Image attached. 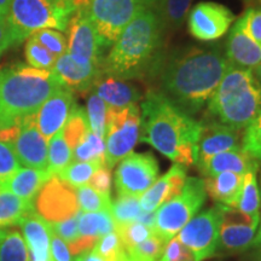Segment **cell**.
<instances>
[{
  "mask_svg": "<svg viewBox=\"0 0 261 261\" xmlns=\"http://www.w3.org/2000/svg\"><path fill=\"white\" fill-rule=\"evenodd\" d=\"M228 65L223 51L217 46L178 48L163 58L156 75L159 91L194 116L208 103Z\"/></svg>",
  "mask_w": 261,
  "mask_h": 261,
  "instance_id": "obj_1",
  "label": "cell"
},
{
  "mask_svg": "<svg viewBox=\"0 0 261 261\" xmlns=\"http://www.w3.org/2000/svg\"><path fill=\"white\" fill-rule=\"evenodd\" d=\"M201 127V121H196L159 90H150L143 98L139 140L174 163L184 167L196 165Z\"/></svg>",
  "mask_w": 261,
  "mask_h": 261,
  "instance_id": "obj_2",
  "label": "cell"
},
{
  "mask_svg": "<svg viewBox=\"0 0 261 261\" xmlns=\"http://www.w3.org/2000/svg\"><path fill=\"white\" fill-rule=\"evenodd\" d=\"M165 38L158 15L152 9H145L108 51L102 74L123 81L155 77L166 56Z\"/></svg>",
  "mask_w": 261,
  "mask_h": 261,
  "instance_id": "obj_3",
  "label": "cell"
},
{
  "mask_svg": "<svg viewBox=\"0 0 261 261\" xmlns=\"http://www.w3.org/2000/svg\"><path fill=\"white\" fill-rule=\"evenodd\" d=\"M63 87L52 70L18 64L0 69V127L11 125L32 114Z\"/></svg>",
  "mask_w": 261,
  "mask_h": 261,
  "instance_id": "obj_4",
  "label": "cell"
},
{
  "mask_svg": "<svg viewBox=\"0 0 261 261\" xmlns=\"http://www.w3.org/2000/svg\"><path fill=\"white\" fill-rule=\"evenodd\" d=\"M261 110V84L253 71L228 65L208 100L207 119L242 130Z\"/></svg>",
  "mask_w": 261,
  "mask_h": 261,
  "instance_id": "obj_5",
  "label": "cell"
},
{
  "mask_svg": "<svg viewBox=\"0 0 261 261\" xmlns=\"http://www.w3.org/2000/svg\"><path fill=\"white\" fill-rule=\"evenodd\" d=\"M87 0H12L6 18L12 46L41 29L67 31L70 18Z\"/></svg>",
  "mask_w": 261,
  "mask_h": 261,
  "instance_id": "obj_6",
  "label": "cell"
},
{
  "mask_svg": "<svg viewBox=\"0 0 261 261\" xmlns=\"http://www.w3.org/2000/svg\"><path fill=\"white\" fill-rule=\"evenodd\" d=\"M205 198L203 179L187 178L181 191L155 212V233L169 242L198 213Z\"/></svg>",
  "mask_w": 261,
  "mask_h": 261,
  "instance_id": "obj_7",
  "label": "cell"
},
{
  "mask_svg": "<svg viewBox=\"0 0 261 261\" xmlns=\"http://www.w3.org/2000/svg\"><path fill=\"white\" fill-rule=\"evenodd\" d=\"M140 136V108L130 106L123 109L108 107L106 166L112 169L116 163L132 152Z\"/></svg>",
  "mask_w": 261,
  "mask_h": 261,
  "instance_id": "obj_8",
  "label": "cell"
},
{
  "mask_svg": "<svg viewBox=\"0 0 261 261\" xmlns=\"http://www.w3.org/2000/svg\"><path fill=\"white\" fill-rule=\"evenodd\" d=\"M87 15L108 48L127 25L146 9L138 0H87Z\"/></svg>",
  "mask_w": 261,
  "mask_h": 261,
  "instance_id": "obj_9",
  "label": "cell"
},
{
  "mask_svg": "<svg viewBox=\"0 0 261 261\" xmlns=\"http://www.w3.org/2000/svg\"><path fill=\"white\" fill-rule=\"evenodd\" d=\"M85 5L75 11L67 27V52L77 63L94 64L102 67L109 48L104 44L94 25L89 18Z\"/></svg>",
  "mask_w": 261,
  "mask_h": 261,
  "instance_id": "obj_10",
  "label": "cell"
},
{
  "mask_svg": "<svg viewBox=\"0 0 261 261\" xmlns=\"http://www.w3.org/2000/svg\"><path fill=\"white\" fill-rule=\"evenodd\" d=\"M159 161L151 152H130L119 163L114 175L117 196L142 197L156 181Z\"/></svg>",
  "mask_w": 261,
  "mask_h": 261,
  "instance_id": "obj_11",
  "label": "cell"
},
{
  "mask_svg": "<svg viewBox=\"0 0 261 261\" xmlns=\"http://www.w3.org/2000/svg\"><path fill=\"white\" fill-rule=\"evenodd\" d=\"M221 224L220 205L196 214L177 234L178 240L195 254L197 261L214 256L218 250Z\"/></svg>",
  "mask_w": 261,
  "mask_h": 261,
  "instance_id": "obj_12",
  "label": "cell"
},
{
  "mask_svg": "<svg viewBox=\"0 0 261 261\" xmlns=\"http://www.w3.org/2000/svg\"><path fill=\"white\" fill-rule=\"evenodd\" d=\"M34 210L48 224L77 217L81 211L76 189L58 175H51L35 198Z\"/></svg>",
  "mask_w": 261,
  "mask_h": 261,
  "instance_id": "obj_13",
  "label": "cell"
},
{
  "mask_svg": "<svg viewBox=\"0 0 261 261\" xmlns=\"http://www.w3.org/2000/svg\"><path fill=\"white\" fill-rule=\"evenodd\" d=\"M220 205L221 224L218 250L223 254L241 253L254 246L259 218L250 217L236 208Z\"/></svg>",
  "mask_w": 261,
  "mask_h": 261,
  "instance_id": "obj_14",
  "label": "cell"
},
{
  "mask_svg": "<svg viewBox=\"0 0 261 261\" xmlns=\"http://www.w3.org/2000/svg\"><path fill=\"white\" fill-rule=\"evenodd\" d=\"M234 18V15L226 6L212 2L198 3L188 16V28L197 40L213 41L230 31Z\"/></svg>",
  "mask_w": 261,
  "mask_h": 261,
  "instance_id": "obj_15",
  "label": "cell"
},
{
  "mask_svg": "<svg viewBox=\"0 0 261 261\" xmlns=\"http://www.w3.org/2000/svg\"><path fill=\"white\" fill-rule=\"evenodd\" d=\"M19 163L27 168H47V140L37 126L35 114L25 116L19 135L12 144Z\"/></svg>",
  "mask_w": 261,
  "mask_h": 261,
  "instance_id": "obj_16",
  "label": "cell"
},
{
  "mask_svg": "<svg viewBox=\"0 0 261 261\" xmlns=\"http://www.w3.org/2000/svg\"><path fill=\"white\" fill-rule=\"evenodd\" d=\"M77 104L74 92L67 87H61L42 103L35 113L37 126L44 138L50 140L56 133L63 129L68 117Z\"/></svg>",
  "mask_w": 261,
  "mask_h": 261,
  "instance_id": "obj_17",
  "label": "cell"
},
{
  "mask_svg": "<svg viewBox=\"0 0 261 261\" xmlns=\"http://www.w3.org/2000/svg\"><path fill=\"white\" fill-rule=\"evenodd\" d=\"M201 133L196 145V162L228 150L242 148L240 129L210 119L201 121Z\"/></svg>",
  "mask_w": 261,
  "mask_h": 261,
  "instance_id": "obj_18",
  "label": "cell"
},
{
  "mask_svg": "<svg viewBox=\"0 0 261 261\" xmlns=\"http://www.w3.org/2000/svg\"><path fill=\"white\" fill-rule=\"evenodd\" d=\"M225 57L232 67L253 70L261 62V45L244 29L241 17L231 27L225 44Z\"/></svg>",
  "mask_w": 261,
  "mask_h": 261,
  "instance_id": "obj_19",
  "label": "cell"
},
{
  "mask_svg": "<svg viewBox=\"0 0 261 261\" xmlns=\"http://www.w3.org/2000/svg\"><path fill=\"white\" fill-rule=\"evenodd\" d=\"M64 87L74 92L86 93L92 90L98 77L102 75V67L94 64H81L73 60L68 52L58 57L52 68Z\"/></svg>",
  "mask_w": 261,
  "mask_h": 261,
  "instance_id": "obj_20",
  "label": "cell"
},
{
  "mask_svg": "<svg viewBox=\"0 0 261 261\" xmlns=\"http://www.w3.org/2000/svg\"><path fill=\"white\" fill-rule=\"evenodd\" d=\"M187 167L174 163L168 172L158 179L139 198L142 212L154 213L166 202L175 197L187 180Z\"/></svg>",
  "mask_w": 261,
  "mask_h": 261,
  "instance_id": "obj_21",
  "label": "cell"
},
{
  "mask_svg": "<svg viewBox=\"0 0 261 261\" xmlns=\"http://www.w3.org/2000/svg\"><path fill=\"white\" fill-rule=\"evenodd\" d=\"M198 171L203 177H213L224 172L246 174L249 171L259 169V161L248 155L242 148L228 150L211 158L196 162Z\"/></svg>",
  "mask_w": 261,
  "mask_h": 261,
  "instance_id": "obj_22",
  "label": "cell"
},
{
  "mask_svg": "<svg viewBox=\"0 0 261 261\" xmlns=\"http://www.w3.org/2000/svg\"><path fill=\"white\" fill-rule=\"evenodd\" d=\"M91 92L102 98L107 106L113 109H123L130 106H138V103L143 99L142 92L135 85L104 74L98 77Z\"/></svg>",
  "mask_w": 261,
  "mask_h": 261,
  "instance_id": "obj_23",
  "label": "cell"
},
{
  "mask_svg": "<svg viewBox=\"0 0 261 261\" xmlns=\"http://www.w3.org/2000/svg\"><path fill=\"white\" fill-rule=\"evenodd\" d=\"M22 234L32 261H52L51 227L37 212H33L21 223Z\"/></svg>",
  "mask_w": 261,
  "mask_h": 261,
  "instance_id": "obj_24",
  "label": "cell"
},
{
  "mask_svg": "<svg viewBox=\"0 0 261 261\" xmlns=\"http://www.w3.org/2000/svg\"><path fill=\"white\" fill-rule=\"evenodd\" d=\"M244 174L224 172L204 179V190L217 204L236 207L243 184Z\"/></svg>",
  "mask_w": 261,
  "mask_h": 261,
  "instance_id": "obj_25",
  "label": "cell"
},
{
  "mask_svg": "<svg viewBox=\"0 0 261 261\" xmlns=\"http://www.w3.org/2000/svg\"><path fill=\"white\" fill-rule=\"evenodd\" d=\"M48 178L50 175L46 171L24 167L19 168L11 178L2 184L12 194L18 196L27 203L34 205L39 191L48 180Z\"/></svg>",
  "mask_w": 261,
  "mask_h": 261,
  "instance_id": "obj_26",
  "label": "cell"
},
{
  "mask_svg": "<svg viewBox=\"0 0 261 261\" xmlns=\"http://www.w3.org/2000/svg\"><path fill=\"white\" fill-rule=\"evenodd\" d=\"M35 212L34 205L12 194L0 182V227L21 225L27 215Z\"/></svg>",
  "mask_w": 261,
  "mask_h": 261,
  "instance_id": "obj_27",
  "label": "cell"
},
{
  "mask_svg": "<svg viewBox=\"0 0 261 261\" xmlns=\"http://www.w3.org/2000/svg\"><path fill=\"white\" fill-rule=\"evenodd\" d=\"M192 0H159L152 8L166 34L178 31L185 22Z\"/></svg>",
  "mask_w": 261,
  "mask_h": 261,
  "instance_id": "obj_28",
  "label": "cell"
},
{
  "mask_svg": "<svg viewBox=\"0 0 261 261\" xmlns=\"http://www.w3.org/2000/svg\"><path fill=\"white\" fill-rule=\"evenodd\" d=\"M77 227L81 236L99 238L115 231L116 224L110 211L80 212Z\"/></svg>",
  "mask_w": 261,
  "mask_h": 261,
  "instance_id": "obj_29",
  "label": "cell"
},
{
  "mask_svg": "<svg viewBox=\"0 0 261 261\" xmlns=\"http://www.w3.org/2000/svg\"><path fill=\"white\" fill-rule=\"evenodd\" d=\"M73 162V150L65 142L63 132L56 133L50 139L47 148V168L48 175H58L68 165Z\"/></svg>",
  "mask_w": 261,
  "mask_h": 261,
  "instance_id": "obj_30",
  "label": "cell"
},
{
  "mask_svg": "<svg viewBox=\"0 0 261 261\" xmlns=\"http://www.w3.org/2000/svg\"><path fill=\"white\" fill-rule=\"evenodd\" d=\"M257 171H249L244 174L243 184L241 189L240 197L236 203V210L250 217L259 218V211L261 205L259 185L256 181Z\"/></svg>",
  "mask_w": 261,
  "mask_h": 261,
  "instance_id": "obj_31",
  "label": "cell"
},
{
  "mask_svg": "<svg viewBox=\"0 0 261 261\" xmlns=\"http://www.w3.org/2000/svg\"><path fill=\"white\" fill-rule=\"evenodd\" d=\"M106 166L102 161H73L62 171L58 177L75 189L89 184L97 169Z\"/></svg>",
  "mask_w": 261,
  "mask_h": 261,
  "instance_id": "obj_32",
  "label": "cell"
},
{
  "mask_svg": "<svg viewBox=\"0 0 261 261\" xmlns=\"http://www.w3.org/2000/svg\"><path fill=\"white\" fill-rule=\"evenodd\" d=\"M90 130L91 128L89 120H87L86 110L84 108L76 106L71 112L70 116L68 117L63 129H62L65 142L73 150L75 146L83 142V139Z\"/></svg>",
  "mask_w": 261,
  "mask_h": 261,
  "instance_id": "obj_33",
  "label": "cell"
},
{
  "mask_svg": "<svg viewBox=\"0 0 261 261\" xmlns=\"http://www.w3.org/2000/svg\"><path fill=\"white\" fill-rule=\"evenodd\" d=\"M167 243L159 234L154 233L142 243L126 249L127 261H158L161 259Z\"/></svg>",
  "mask_w": 261,
  "mask_h": 261,
  "instance_id": "obj_34",
  "label": "cell"
},
{
  "mask_svg": "<svg viewBox=\"0 0 261 261\" xmlns=\"http://www.w3.org/2000/svg\"><path fill=\"white\" fill-rule=\"evenodd\" d=\"M73 161H102L106 163L104 139L90 130L83 142L73 149Z\"/></svg>",
  "mask_w": 261,
  "mask_h": 261,
  "instance_id": "obj_35",
  "label": "cell"
},
{
  "mask_svg": "<svg viewBox=\"0 0 261 261\" xmlns=\"http://www.w3.org/2000/svg\"><path fill=\"white\" fill-rule=\"evenodd\" d=\"M112 215L116 225H125L133 223L142 213L139 197L133 196H117L112 202Z\"/></svg>",
  "mask_w": 261,
  "mask_h": 261,
  "instance_id": "obj_36",
  "label": "cell"
},
{
  "mask_svg": "<svg viewBox=\"0 0 261 261\" xmlns=\"http://www.w3.org/2000/svg\"><path fill=\"white\" fill-rule=\"evenodd\" d=\"M86 115L91 130H92L94 135L104 139L107 128L108 106L102 98H99L93 92H91L89 99H87Z\"/></svg>",
  "mask_w": 261,
  "mask_h": 261,
  "instance_id": "obj_37",
  "label": "cell"
},
{
  "mask_svg": "<svg viewBox=\"0 0 261 261\" xmlns=\"http://www.w3.org/2000/svg\"><path fill=\"white\" fill-rule=\"evenodd\" d=\"M0 261H32L23 237L17 231L8 232L0 243Z\"/></svg>",
  "mask_w": 261,
  "mask_h": 261,
  "instance_id": "obj_38",
  "label": "cell"
},
{
  "mask_svg": "<svg viewBox=\"0 0 261 261\" xmlns=\"http://www.w3.org/2000/svg\"><path fill=\"white\" fill-rule=\"evenodd\" d=\"M24 57L29 67L44 70H52L57 60V57H55L33 37H29L25 40Z\"/></svg>",
  "mask_w": 261,
  "mask_h": 261,
  "instance_id": "obj_39",
  "label": "cell"
},
{
  "mask_svg": "<svg viewBox=\"0 0 261 261\" xmlns=\"http://www.w3.org/2000/svg\"><path fill=\"white\" fill-rule=\"evenodd\" d=\"M76 197L81 212H99L112 210L110 195L100 194L90 187L84 185L76 189Z\"/></svg>",
  "mask_w": 261,
  "mask_h": 261,
  "instance_id": "obj_40",
  "label": "cell"
},
{
  "mask_svg": "<svg viewBox=\"0 0 261 261\" xmlns=\"http://www.w3.org/2000/svg\"><path fill=\"white\" fill-rule=\"evenodd\" d=\"M93 249L108 260L127 261L125 246L116 230L98 238Z\"/></svg>",
  "mask_w": 261,
  "mask_h": 261,
  "instance_id": "obj_41",
  "label": "cell"
},
{
  "mask_svg": "<svg viewBox=\"0 0 261 261\" xmlns=\"http://www.w3.org/2000/svg\"><path fill=\"white\" fill-rule=\"evenodd\" d=\"M115 230L121 238L125 249H129V248L142 243L143 241L148 240L155 233L154 228L146 226L144 224H140L138 221H133V223L125 225H116Z\"/></svg>",
  "mask_w": 261,
  "mask_h": 261,
  "instance_id": "obj_42",
  "label": "cell"
},
{
  "mask_svg": "<svg viewBox=\"0 0 261 261\" xmlns=\"http://www.w3.org/2000/svg\"><path fill=\"white\" fill-rule=\"evenodd\" d=\"M241 146L248 155L261 162V110L244 128Z\"/></svg>",
  "mask_w": 261,
  "mask_h": 261,
  "instance_id": "obj_43",
  "label": "cell"
},
{
  "mask_svg": "<svg viewBox=\"0 0 261 261\" xmlns=\"http://www.w3.org/2000/svg\"><path fill=\"white\" fill-rule=\"evenodd\" d=\"M39 44H41L55 57H61L68 50L67 38L64 34L56 29H41L32 35Z\"/></svg>",
  "mask_w": 261,
  "mask_h": 261,
  "instance_id": "obj_44",
  "label": "cell"
},
{
  "mask_svg": "<svg viewBox=\"0 0 261 261\" xmlns=\"http://www.w3.org/2000/svg\"><path fill=\"white\" fill-rule=\"evenodd\" d=\"M21 168L11 144L0 140V182H5Z\"/></svg>",
  "mask_w": 261,
  "mask_h": 261,
  "instance_id": "obj_45",
  "label": "cell"
},
{
  "mask_svg": "<svg viewBox=\"0 0 261 261\" xmlns=\"http://www.w3.org/2000/svg\"><path fill=\"white\" fill-rule=\"evenodd\" d=\"M159 261H197V259L195 254L178 240V237H173L166 246L165 252Z\"/></svg>",
  "mask_w": 261,
  "mask_h": 261,
  "instance_id": "obj_46",
  "label": "cell"
},
{
  "mask_svg": "<svg viewBox=\"0 0 261 261\" xmlns=\"http://www.w3.org/2000/svg\"><path fill=\"white\" fill-rule=\"evenodd\" d=\"M241 21L248 34L261 45V6L247 9Z\"/></svg>",
  "mask_w": 261,
  "mask_h": 261,
  "instance_id": "obj_47",
  "label": "cell"
},
{
  "mask_svg": "<svg viewBox=\"0 0 261 261\" xmlns=\"http://www.w3.org/2000/svg\"><path fill=\"white\" fill-rule=\"evenodd\" d=\"M77 218H79V215H77V217L70 218V219L58 221V223L48 225H50L51 230L54 231L57 236H60L65 243L69 244L71 242H74L75 240H77L80 236L79 227H77Z\"/></svg>",
  "mask_w": 261,
  "mask_h": 261,
  "instance_id": "obj_48",
  "label": "cell"
},
{
  "mask_svg": "<svg viewBox=\"0 0 261 261\" xmlns=\"http://www.w3.org/2000/svg\"><path fill=\"white\" fill-rule=\"evenodd\" d=\"M89 185L94 190L104 195H110V188H112V173L107 166H103L97 169L96 173L90 179Z\"/></svg>",
  "mask_w": 261,
  "mask_h": 261,
  "instance_id": "obj_49",
  "label": "cell"
},
{
  "mask_svg": "<svg viewBox=\"0 0 261 261\" xmlns=\"http://www.w3.org/2000/svg\"><path fill=\"white\" fill-rule=\"evenodd\" d=\"M51 259L52 261H74L69 247L60 236L51 230Z\"/></svg>",
  "mask_w": 261,
  "mask_h": 261,
  "instance_id": "obj_50",
  "label": "cell"
},
{
  "mask_svg": "<svg viewBox=\"0 0 261 261\" xmlns=\"http://www.w3.org/2000/svg\"><path fill=\"white\" fill-rule=\"evenodd\" d=\"M10 46H12V41L11 37H10L8 25L3 23V22H0V57L3 56V54H4Z\"/></svg>",
  "mask_w": 261,
  "mask_h": 261,
  "instance_id": "obj_51",
  "label": "cell"
},
{
  "mask_svg": "<svg viewBox=\"0 0 261 261\" xmlns=\"http://www.w3.org/2000/svg\"><path fill=\"white\" fill-rule=\"evenodd\" d=\"M75 261H113V260H108L106 257H103L102 255H99L96 250L90 249L86 250V252L79 254L75 257Z\"/></svg>",
  "mask_w": 261,
  "mask_h": 261,
  "instance_id": "obj_52",
  "label": "cell"
},
{
  "mask_svg": "<svg viewBox=\"0 0 261 261\" xmlns=\"http://www.w3.org/2000/svg\"><path fill=\"white\" fill-rule=\"evenodd\" d=\"M140 224H144L146 226L154 228L155 226V212L154 213H146V212H142L139 214V217L137 218V220ZM155 231V230H154Z\"/></svg>",
  "mask_w": 261,
  "mask_h": 261,
  "instance_id": "obj_53",
  "label": "cell"
},
{
  "mask_svg": "<svg viewBox=\"0 0 261 261\" xmlns=\"http://www.w3.org/2000/svg\"><path fill=\"white\" fill-rule=\"evenodd\" d=\"M12 0H0V22L6 24V18H8L10 6H11Z\"/></svg>",
  "mask_w": 261,
  "mask_h": 261,
  "instance_id": "obj_54",
  "label": "cell"
},
{
  "mask_svg": "<svg viewBox=\"0 0 261 261\" xmlns=\"http://www.w3.org/2000/svg\"><path fill=\"white\" fill-rule=\"evenodd\" d=\"M138 2L142 3V4L144 5L146 9H152L159 0H138Z\"/></svg>",
  "mask_w": 261,
  "mask_h": 261,
  "instance_id": "obj_55",
  "label": "cell"
},
{
  "mask_svg": "<svg viewBox=\"0 0 261 261\" xmlns=\"http://www.w3.org/2000/svg\"><path fill=\"white\" fill-rule=\"evenodd\" d=\"M253 71V74H254V76L256 77V80L259 81V83L261 84V62L259 64L256 65L255 68H254V69L252 70Z\"/></svg>",
  "mask_w": 261,
  "mask_h": 261,
  "instance_id": "obj_56",
  "label": "cell"
},
{
  "mask_svg": "<svg viewBox=\"0 0 261 261\" xmlns=\"http://www.w3.org/2000/svg\"><path fill=\"white\" fill-rule=\"evenodd\" d=\"M254 246H255V247H259V246H261V224H260V228H259V231H257V232H256L255 241H254Z\"/></svg>",
  "mask_w": 261,
  "mask_h": 261,
  "instance_id": "obj_57",
  "label": "cell"
},
{
  "mask_svg": "<svg viewBox=\"0 0 261 261\" xmlns=\"http://www.w3.org/2000/svg\"><path fill=\"white\" fill-rule=\"evenodd\" d=\"M6 234H8V231H6L5 228L0 227V243L3 242V240L6 237Z\"/></svg>",
  "mask_w": 261,
  "mask_h": 261,
  "instance_id": "obj_58",
  "label": "cell"
},
{
  "mask_svg": "<svg viewBox=\"0 0 261 261\" xmlns=\"http://www.w3.org/2000/svg\"><path fill=\"white\" fill-rule=\"evenodd\" d=\"M259 249H257V253H256V259L257 261H261V246L257 247Z\"/></svg>",
  "mask_w": 261,
  "mask_h": 261,
  "instance_id": "obj_59",
  "label": "cell"
},
{
  "mask_svg": "<svg viewBox=\"0 0 261 261\" xmlns=\"http://www.w3.org/2000/svg\"><path fill=\"white\" fill-rule=\"evenodd\" d=\"M259 191H260V200H261V178H260V188H259Z\"/></svg>",
  "mask_w": 261,
  "mask_h": 261,
  "instance_id": "obj_60",
  "label": "cell"
}]
</instances>
